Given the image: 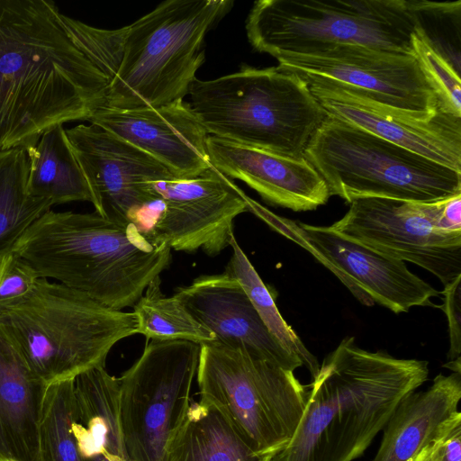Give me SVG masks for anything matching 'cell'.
<instances>
[{
	"instance_id": "6",
	"label": "cell",
	"mask_w": 461,
	"mask_h": 461,
	"mask_svg": "<svg viewBox=\"0 0 461 461\" xmlns=\"http://www.w3.org/2000/svg\"><path fill=\"white\" fill-rule=\"evenodd\" d=\"M0 326L47 385L104 366L112 348L138 328L133 312L110 309L45 277L0 307Z\"/></svg>"
},
{
	"instance_id": "26",
	"label": "cell",
	"mask_w": 461,
	"mask_h": 461,
	"mask_svg": "<svg viewBox=\"0 0 461 461\" xmlns=\"http://www.w3.org/2000/svg\"><path fill=\"white\" fill-rule=\"evenodd\" d=\"M230 246L232 254L224 273L240 283L269 332L285 349L301 359L314 378L320 368L317 358L284 320L272 294L238 244L234 234L230 237Z\"/></svg>"
},
{
	"instance_id": "2",
	"label": "cell",
	"mask_w": 461,
	"mask_h": 461,
	"mask_svg": "<svg viewBox=\"0 0 461 461\" xmlns=\"http://www.w3.org/2000/svg\"><path fill=\"white\" fill-rule=\"evenodd\" d=\"M428 362L358 347L346 337L326 356L301 421L270 461H353L396 407L428 379Z\"/></svg>"
},
{
	"instance_id": "3",
	"label": "cell",
	"mask_w": 461,
	"mask_h": 461,
	"mask_svg": "<svg viewBox=\"0 0 461 461\" xmlns=\"http://www.w3.org/2000/svg\"><path fill=\"white\" fill-rule=\"evenodd\" d=\"M13 249L40 277L55 279L110 309L131 307L171 263V248L154 242L134 223L96 212L48 211Z\"/></svg>"
},
{
	"instance_id": "17",
	"label": "cell",
	"mask_w": 461,
	"mask_h": 461,
	"mask_svg": "<svg viewBox=\"0 0 461 461\" xmlns=\"http://www.w3.org/2000/svg\"><path fill=\"white\" fill-rule=\"evenodd\" d=\"M155 158L180 178H192L211 167L208 133L183 99L138 109L98 108L88 119Z\"/></svg>"
},
{
	"instance_id": "30",
	"label": "cell",
	"mask_w": 461,
	"mask_h": 461,
	"mask_svg": "<svg viewBox=\"0 0 461 461\" xmlns=\"http://www.w3.org/2000/svg\"><path fill=\"white\" fill-rule=\"evenodd\" d=\"M77 445L83 461H131L120 425L80 438Z\"/></svg>"
},
{
	"instance_id": "10",
	"label": "cell",
	"mask_w": 461,
	"mask_h": 461,
	"mask_svg": "<svg viewBox=\"0 0 461 461\" xmlns=\"http://www.w3.org/2000/svg\"><path fill=\"white\" fill-rule=\"evenodd\" d=\"M200 344L150 340L119 379L120 420L131 461H166L191 402Z\"/></svg>"
},
{
	"instance_id": "19",
	"label": "cell",
	"mask_w": 461,
	"mask_h": 461,
	"mask_svg": "<svg viewBox=\"0 0 461 461\" xmlns=\"http://www.w3.org/2000/svg\"><path fill=\"white\" fill-rule=\"evenodd\" d=\"M210 164L230 179L254 189L269 204L295 212L315 210L330 194L305 158H293L209 135Z\"/></svg>"
},
{
	"instance_id": "34",
	"label": "cell",
	"mask_w": 461,
	"mask_h": 461,
	"mask_svg": "<svg viewBox=\"0 0 461 461\" xmlns=\"http://www.w3.org/2000/svg\"><path fill=\"white\" fill-rule=\"evenodd\" d=\"M459 415H461L460 411L456 412L447 422L441 433L432 442L428 444L412 461H439L444 434L450 424Z\"/></svg>"
},
{
	"instance_id": "28",
	"label": "cell",
	"mask_w": 461,
	"mask_h": 461,
	"mask_svg": "<svg viewBox=\"0 0 461 461\" xmlns=\"http://www.w3.org/2000/svg\"><path fill=\"white\" fill-rule=\"evenodd\" d=\"M411 40L414 55L433 85L444 110L461 118L460 68L431 41L422 23L413 32Z\"/></svg>"
},
{
	"instance_id": "1",
	"label": "cell",
	"mask_w": 461,
	"mask_h": 461,
	"mask_svg": "<svg viewBox=\"0 0 461 461\" xmlns=\"http://www.w3.org/2000/svg\"><path fill=\"white\" fill-rule=\"evenodd\" d=\"M106 76L67 33L50 0H0V151L88 121L104 106Z\"/></svg>"
},
{
	"instance_id": "18",
	"label": "cell",
	"mask_w": 461,
	"mask_h": 461,
	"mask_svg": "<svg viewBox=\"0 0 461 461\" xmlns=\"http://www.w3.org/2000/svg\"><path fill=\"white\" fill-rule=\"evenodd\" d=\"M174 295L215 336V342L290 371L303 366L269 332L240 283L226 273L200 276Z\"/></svg>"
},
{
	"instance_id": "9",
	"label": "cell",
	"mask_w": 461,
	"mask_h": 461,
	"mask_svg": "<svg viewBox=\"0 0 461 461\" xmlns=\"http://www.w3.org/2000/svg\"><path fill=\"white\" fill-rule=\"evenodd\" d=\"M196 379L200 399L221 409L260 455L288 445L309 398L294 371L215 341L200 344Z\"/></svg>"
},
{
	"instance_id": "32",
	"label": "cell",
	"mask_w": 461,
	"mask_h": 461,
	"mask_svg": "<svg viewBox=\"0 0 461 461\" xmlns=\"http://www.w3.org/2000/svg\"><path fill=\"white\" fill-rule=\"evenodd\" d=\"M439 461H461V415L455 419L444 434Z\"/></svg>"
},
{
	"instance_id": "27",
	"label": "cell",
	"mask_w": 461,
	"mask_h": 461,
	"mask_svg": "<svg viewBox=\"0 0 461 461\" xmlns=\"http://www.w3.org/2000/svg\"><path fill=\"white\" fill-rule=\"evenodd\" d=\"M74 380L46 388L39 420L41 461H83L72 431L77 418Z\"/></svg>"
},
{
	"instance_id": "15",
	"label": "cell",
	"mask_w": 461,
	"mask_h": 461,
	"mask_svg": "<svg viewBox=\"0 0 461 461\" xmlns=\"http://www.w3.org/2000/svg\"><path fill=\"white\" fill-rule=\"evenodd\" d=\"M154 189L161 210L145 232L177 251L217 256L230 246L234 219L248 212V195L212 166L195 177L156 182Z\"/></svg>"
},
{
	"instance_id": "22",
	"label": "cell",
	"mask_w": 461,
	"mask_h": 461,
	"mask_svg": "<svg viewBox=\"0 0 461 461\" xmlns=\"http://www.w3.org/2000/svg\"><path fill=\"white\" fill-rule=\"evenodd\" d=\"M272 457L255 452L230 418L202 399L191 400L166 454V461H270Z\"/></svg>"
},
{
	"instance_id": "25",
	"label": "cell",
	"mask_w": 461,
	"mask_h": 461,
	"mask_svg": "<svg viewBox=\"0 0 461 461\" xmlns=\"http://www.w3.org/2000/svg\"><path fill=\"white\" fill-rule=\"evenodd\" d=\"M160 276L152 280L133 305L137 333L150 340L212 342L215 336L203 326L174 294H162Z\"/></svg>"
},
{
	"instance_id": "13",
	"label": "cell",
	"mask_w": 461,
	"mask_h": 461,
	"mask_svg": "<svg viewBox=\"0 0 461 461\" xmlns=\"http://www.w3.org/2000/svg\"><path fill=\"white\" fill-rule=\"evenodd\" d=\"M258 217L276 230L306 248L363 304L375 303L394 313L415 306H433L440 292L411 272L405 262L384 256L348 239L329 226L287 219L262 208Z\"/></svg>"
},
{
	"instance_id": "11",
	"label": "cell",
	"mask_w": 461,
	"mask_h": 461,
	"mask_svg": "<svg viewBox=\"0 0 461 461\" xmlns=\"http://www.w3.org/2000/svg\"><path fill=\"white\" fill-rule=\"evenodd\" d=\"M446 200L360 198L329 227L384 256L417 265L446 285L461 275V232L440 226Z\"/></svg>"
},
{
	"instance_id": "23",
	"label": "cell",
	"mask_w": 461,
	"mask_h": 461,
	"mask_svg": "<svg viewBox=\"0 0 461 461\" xmlns=\"http://www.w3.org/2000/svg\"><path fill=\"white\" fill-rule=\"evenodd\" d=\"M25 151L30 195L49 200L52 205L92 202L88 185L69 148L63 125L45 131Z\"/></svg>"
},
{
	"instance_id": "36",
	"label": "cell",
	"mask_w": 461,
	"mask_h": 461,
	"mask_svg": "<svg viewBox=\"0 0 461 461\" xmlns=\"http://www.w3.org/2000/svg\"><path fill=\"white\" fill-rule=\"evenodd\" d=\"M0 461H14V460L5 459V460H0Z\"/></svg>"
},
{
	"instance_id": "5",
	"label": "cell",
	"mask_w": 461,
	"mask_h": 461,
	"mask_svg": "<svg viewBox=\"0 0 461 461\" xmlns=\"http://www.w3.org/2000/svg\"><path fill=\"white\" fill-rule=\"evenodd\" d=\"M188 94L208 135L293 158H304L327 115L306 81L278 65L195 78Z\"/></svg>"
},
{
	"instance_id": "21",
	"label": "cell",
	"mask_w": 461,
	"mask_h": 461,
	"mask_svg": "<svg viewBox=\"0 0 461 461\" xmlns=\"http://www.w3.org/2000/svg\"><path fill=\"white\" fill-rule=\"evenodd\" d=\"M461 373L438 375L425 391L408 394L386 425L373 461H412L458 412Z\"/></svg>"
},
{
	"instance_id": "29",
	"label": "cell",
	"mask_w": 461,
	"mask_h": 461,
	"mask_svg": "<svg viewBox=\"0 0 461 461\" xmlns=\"http://www.w3.org/2000/svg\"><path fill=\"white\" fill-rule=\"evenodd\" d=\"M39 278L34 267L14 249L0 255V307L24 296Z\"/></svg>"
},
{
	"instance_id": "16",
	"label": "cell",
	"mask_w": 461,
	"mask_h": 461,
	"mask_svg": "<svg viewBox=\"0 0 461 461\" xmlns=\"http://www.w3.org/2000/svg\"><path fill=\"white\" fill-rule=\"evenodd\" d=\"M298 75L327 114L461 172L460 117L441 111L430 120H416L393 112L352 88L319 77Z\"/></svg>"
},
{
	"instance_id": "24",
	"label": "cell",
	"mask_w": 461,
	"mask_h": 461,
	"mask_svg": "<svg viewBox=\"0 0 461 461\" xmlns=\"http://www.w3.org/2000/svg\"><path fill=\"white\" fill-rule=\"evenodd\" d=\"M28 167L24 148L0 151V255L13 249L23 232L53 206L28 194Z\"/></svg>"
},
{
	"instance_id": "4",
	"label": "cell",
	"mask_w": 461,
	"mask_h": 461,
	"mask_svg": "<svg viewBox=\"0 0 461 461\" xmlns=\"http://www.w3.org/2000/svg\"><path fill=\"white\" fill-rule=\"evenodd\" d=\"M231 0H167L118 29L101 70L108 79L104 106L158 107L183 99L204 61L210 28L232 7Z\"/></svg>"
},
{
	"instance_id": "14",
	"label": "cell",
	"mask_w": 461,
	"mask_h": 461,
	"mask_svg": "<svg viewBox=\"0 0 461 461\" xmlns=\"http://www.w3.org/2000/svg\"><path fill=\"white\" fill-rule=\"evenodd\" d=\"M66 135L95 212L112 221L138 225L140 213L158 203L154 184L180 178L152 156L95 124H78L66 130Z\"/></svg>"
},
{
	"instance_id": "8",
	"label": "cell",
	"mask_w": 461,
	"mask_h": 461,
	"mask_svg": "<svg viewBox=\"0 0 461 461\" xmlns=\"http://www.w3.org/2000/svg\"><path fill=\"white\" fill-rule=\"evenodd\" d=\"M304 158L330 196L348 203L369 197L434 203L461 194V172L329 114Z\"/></svg>"
},
{
	"instance_id": "7",
	"label": "cell",
	"mask_w": 461,
	"mask_h": 461,
	"mask_svg": "<svg viewBox=\"0 0 461 461\" xmlns=\"http://www.w3.org/2000/svg\"><path fill=\"white\" fill-rule=\"evenodd\" d=\"M420 10V0H259L246 31L253 49L272 57L337 44L414 55Z\"/></svg>"
},
{
	"instance_id": "35",
	"label": "cell",
	"mask_w": 461,
	"mask_h": 461,
	"mask_svg": "<svg viewBox=\"0 0 461 461\" xmlns=\"http://www.w3.org/2000/svg\"><path fill=\"white\" fill-rule=\"evenodd\" d=\"M461 358H457L453 361H448L444 366H447L454 373H461V364H460Z\"/></svg>"
},
{
	"instance_id": "20",
	"label": "cell",
	"mask_w": 461,
	"mask_h": 461,
	"mask_svg": "<svg viewBox=\"0 0 461 461\" xmlns=\"http://www.w3.org/2000/svg\"><path fill=\"white\" fill-rule=\"evenodd\" d=\"M47 386L0 326V460L41 461L39 420Z\"/></svg>"
},
{
	"instance_id": "31",
	"label": "cell",
	"mask_w": 461,
	"mask_h": 461,
	"mask_svg": "<svg viewBox=\"0 0 461 461\" xmlns=\"http://www.w3.org/2000/svg\"><path fill=\"white\" fill-rule=\"evenodd\" d=\"M440 294L444 296L440 307L448 324L449 349L447 357L448 361H453L461 358V275L444 285Z\"/></svg>"
},
{
	"instance_id": "12",
	"label": "cell",
	"mask_w": 461,
	"mask_h": 461,
	"mask_svg": "<svg viewBox=\"0 0 461 461\" xmlns=\"http://www.w3.org/2000/svg\"><path fill=\"white\" fill-rule=\"evenodd\" d=\"M278 66L352 88L393 112L428 121L444 110L415 55L355 44L274 57Z\"/></svg>"
},
{
	"instance_id": "33",
	"label": "cell",
	"mask_w": 461,
	"mask_h": 461,
	"mask_svg": "<svg viewBox=\"0 0 461 461\" xmlns=\"http://www.w3.org/2000/svg\"><path fill=\"white\" fill-rule=\"evenodd\" d=\"M440 226L446 231L461 232V194L445 201L440 214Z\"/></svg>"
}]
</instances>
